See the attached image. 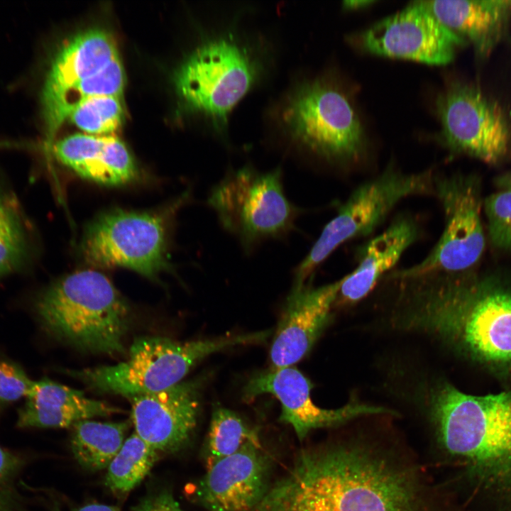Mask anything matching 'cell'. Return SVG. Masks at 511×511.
<instances>
[{
	"label": "cell",
	"mask_w": 511,
	"mask_h": 511,
	"mask_svg": "<svg viewBox=\"0 0 511 511\" xmlns=\"http://www.w3.org/2000/svg\"><path fill=\"white\" fill-rule=\"evenodd\" d=\"M402 449L363 437L302 449L252 511H450Z\"/></svg>",
	"instance_id": "1"
},
{
	"label": "cell",
	"mask_w": 511,
	"mask_h": 511,
	"mask_svg": "<svg viewBox=\"0 0 511 511\" xmlns=\"http://www.w3.org/2000/svg\"><path fill=\"white\" fill-rule=\"evenodd\" d=\"M471 273L400 277L415 307L410 324L488 368L510 370L511 290Z\"/></svg>",
	"instance_id": "2"
},
{
	"label": "cell",
	"mask_w": 511,
	"mask_h": 511,
	"mask_svg": "<svg viewBox=\"0 0 511 511\" xmlns=\"http://www.w3.org/2000/svg\"><path fill=\"white\" fill-rule=\"evenodd\" d=\"M429 397L438 451L483 490L511 497V390L474 395L441 381Z\"/></svg>",
	"instance_id": "3"
},
{
	"label": "cell",
	"mask_w": 511,
	"mask_h": 511,
	"mask_svg": "<svg viewBox=\"0 0 511 511\" xmlns=\"http://www.w3.org/2000/svg\"><path fill=\"white\" fill-rule=\"evenodd\" d=\"M33 307L47 334L78 351L109 355L126 351L130 306L97 270H79L55 280L37 295Z\"/></svg>",
	"instance_id": "4"
},
{
	"label": "cell",
	"mask_w": 511,
	"mask_h": 511,
	"mask_svg": "<svg viewBox=\"0 0 511 511\" xmlns=\"http://www.w3.org/2000/svg\"><path fill=\"white\" fill-rule=\"evenodd\" d=\"M260 51L236 28L210 32L175 74L185 110L204 118L213 132L224 133L233 109L261 79Z\"/></svg>",
	"instance_id": "5"
},
{
	"label": "cell",
	"mask_w": 511,
	"mask_h": 511,
	"mask_svg": "<svg viewBox=\"0 0 511 511\" xmlns=\"http://www.w3.org/2000/svg\"><path fill=\"white\" fill-rule=\"evenodd\" d=\"M277 114L283 149L295 158L335 166L356 163L364 154L358 116L346 93L327 79L297 83Z\"/></svg>",
	"instance_id": "6"
},
{
	"label": "cell",
	"mask_w": 511,
	"mask_h": 511,
	"mask_svg": "<svg viewBox=\"0 0 511 511\" xmlns=\"http://www.w3.org/2000/svg\"><path fill=\"white\" fill-rule=\"evenodd\" d=\"M268 330L180 342L160 336H143L133 341L126 361L67 373L100 393L127 398L165 390L185 378L192 368L214 353L239 345L260 343Z\"/></svg>",
	"instance_id": "7"
},
{
	"label": "cell",
	"mask_w": 511,
	"mask_h": 511,
	"mask_svg": "<svg viewBox=\"0 0 511 511\" xmlns=\"http://www.w3.org/2000/svg\"><path fill=\"white\" fill-rule=\"evenodd\" d=\"M207 204L246 255L268 240L287 236L303 212L285 194L281 167L229 170L211 189Z\"/></svg>",
	"instance_id": "8"
},
{
	"label": "cell",
	"mask_w": 511,
	"mask_h": 511,
	"mask_svg": "<svg viewBox=\"0 0 511 511\" xmlns=\"http://www.w3.org/2000/svg\"><path fill=\"white\" fill-rule=\"evenodd\" d=\"M434 177L432 170L407 173L390 165L378 176L358 186L297 266L293 287L304 285L308 277L338 246L370 234L403 199L434 196Z\"/></svg>",
	"instance_id": "9"
},
{
	"label": "cell",
	"mask_w": 511,
	"mask_h": 511,
	"mask_svg": "<svg viewBox=\"0 0 511 511\" xmlns=\"http://www.w3.org/2000/svg\"><path fill=\"white\" fill-rule=\"evenodd\" d=\"M434 196L444 217L441 236L429 254L419 263L390 272L399 276L429 273L464 274L480 260L485 240L481 220V198L476 178L451 175L434 177Z\"/></svg>",
	"instance_id": "10"
},
{
	"label": "cell",
	"mask_w": 511,
	"mask_h": 511,
	"mask_svg": "<svg viewBox=\"0 0 511 511\" xmlns=\"http://www.w3.org/2000/svg\"><path fill=\"white\" fill-rule=\"evenodd\" d=\"M81 250L92 265L128 268L153 278L168 268L166 219L154 212H106L86 229Z\"/></svg>",
	"instance_id": "11"
},
{
	"label": "cell",
	"mask_w": 511,
	"mask_h": 511,
	"mask_svg": "<svg viewBox=\"0 0 511 511\" xmlns=\"http://www.w3.org/2000/svg\"><path fill=\"white\" fill-rule=\"evenodd\" d=\"M444 145L487 163L507 153L511 125L502 106L475 85L454 82L436 100Z\"/></svg>",
	"instance_id": "12"
},
{
	"label": "cell",
	"mask_w": 511,
	"mask_h": 511,
	"mask_svg": "<svg viewBox=\"0 0 511 511\" xmlns=\"http://www.w3.org/2000/svg\"><path fill=\"white\" fill-rule=\"evenodd\" d=\"M465 40L443 24L423 1L376 22L360 35L361 45L371 53L430 65L449 63Z\"/></svg>",
	"instance_id": "13"
},
{
	"label": "cell",
	"mask_w": 511,
	"mask_h": 511,
	"mask_svg": "<svg viewBox=\"0 0 511 511\" xmlns=\"http://www.w3.org/2000/svg\"><path fill=\"white\" fill-rule=\"evenodd\" d=\"M312 388L307 378L290 366L254 375L244 387L243 394L248 400L263 394L275 396L282 407L280 421L292 426L300 441L314 429L340 426L363 416L395 415L390 409L355 400L338 409H323L312 402Z\"/></svg>",
	"instance_id": "14"
},
{
	"label": "cell",
	"mask_w": 511,
	"mask_h": 511,
	"mask_svg": "<svg viewBox=\"0 0 511 511\" xmlns=\"http://www.w3.org/2000/svg\"><path fill=\"white\" fill-rule=\"evenodd\" d=\"M203 379L128 398L136 433L157 451L175 453L187 445L197 427Z\"/></svg>",
	"instance_id": "15"
},
{
	"label": "cell",
	"mask_w": 511,
	"mask_h": 511,
	"mask_svg": "<svg viewBox=\"0 0 511 511\" xmlns=\"http://www.w3.org/2000/svg\"><path fill=\"white\" fill-rule=\"evenodd\" d=\"M273 461L260 444H249L211 467L195 487L209 511H252L271 485Z\"/></svg>",
	"instance_id": "16"
},
{
	"label": "cell",
	"mask_w": 511,
	"mask_h": 511,
	"mask_svg": "<svg viewBox=\"0 0 511 511\" xmlns=\"http://www.w3.org/2000/svg\"><path fill=\"white\" fill-rule=\"evenodd\" d=\"M342 278L316 288L292 287L270 350L271 369L287 368L311 350L326 324Z\"/></svg>",
	"instance_id": "17"
},
{
	"label": "cell",
	"mask_w": 511,
	"mask_h": 511,
	"mask_svg": "<svg viewBox=\"0 0 511 511\" xmlns=\"http://www.w3.org/2000/svg\"><path fill=\"white\" fill-rule=\"evenodd\" d=\"M117 56L114 39L101 29L80 33L60 48L50 65L42 92L43 112L49 141L53 138L55 117L64 95Z\"/></svg>",
	"instance_id": "18"
},
{
	"label": "cell",
	"mask_w": 511,
	"mask_h": 511,
	"mask_svg": "<svg viewBox=\"0 0 511 511\" xmlns=\"http://www.w3.org/2000/svg\"><path fill=\"white\" fill-rule=\"evenodd\" d=\"M53 151L62 164L101 185H124L137 176L129 151L114 135L74 134L55 143Z\"/></svg>",
	"instance_id": "19"
},
{
	"label": "cell",
	"mask_w": 511,
	"mask_h": 511,
	"mask_svg": "<svg viewBox=\"0 0 511 511\" xmlns=\"http://www.w3.org/2000/svg\"><path fill=\"white\" fill-rule=\"evenodd\" d=\"M420 227L410 216L397 217L380 234L363 246L358 264L342 278L336 301L353 304L364 298L419 238Z\"/></svg>",
	"instance_id": "20"
},
{
	"label": "cell",
	"mask_w": 511,
	"mask_h": 511,
	"mask_svg": "<svg viewBox=\"0 0 511 511\" xmlns=\"http://www.w3.org/2000/svg\"><path fill=\"white\" fill-rule=\"evenodd\" d=\"M24 405L18 410V428H63L94 417L121 410L87 397L79 390L47 378L33 381Z\"/></svg>",
	"instance_id": "21"
},
{
	"label": "cell",
	"mask_w": 511,
	"mask_h": 511,
	"mask_svg": "<svg viewBox=\"0 0 511 511\" xmlns=\"http://www.w3.org/2000/svg\"><path fill=\"white\" fill-rule=\"evenodd\" d=\"M446 26L470 40L477 54L486 57L505 35L511 0L423 1Z\"/></svg>",
	"instance_id": "22"
},
{
	"label": "cell",
	"mask_w": 511,
	"mask_h": 511,
	"mask_svg": "<svg viewBox=\"0 0 511 511\" xmlns=\"http://www.w3.org/2000/svg\"><path fill=\"white\" fill-rule=\"evenodd\" d=\"M34 238L17 197L0 180V278L28 266L35 253Z\"/></svg>",
	"instance_id": "23"
},
{
	"label": "cell",
	"mask_w": 511,
	"mask_h": 511,
	"mask_svg": "<svg viewBox=\"0 0 511 511\" xmlns=\"http://www.w3.org/2000/svg\"><path fill=\"white\" fill-rule=\"evenodd\" d=\"M130 422H99L84 419L73 425L70 446L75 460L84 469H104L121 448Z\"/></svg>",
	"instance_id": "24"
},
{
	"label": "cell",
	"mask_w": 511,
	"mask_h": 511,
	"mask_svg": "<svg viewBox=\"0 0 511 511\" xmlns=\"http://www.w3.org/2000/svg\"><path fill=\"white\" fill-rule=\"evenodd\" d=\"M260 443L256 428L250 427L234 412L215 407L203 447L206 468L249 444Z\"/></svg>",
	"instance_id": "25"
},
{
	"label": "cell",
	"mask_w": 511,
	"mask_h": 511,
	"mask_svg": "<svg viewBox=\"0 0 511 511\" xmlns=\"http://www.w3.org/2000/svg\"><path fill=\"white\" fill-rule=\"evenodd\" d=\"M158 458V451L133 433L108 466L105 485L116 493L131 490L148 474Z\"/></svg>",
	"instance_id": "26"
},
{
	"label": "cell",
	"mask_w": 511,
	"mask_h": 511,
	"mask_svg": "<svg viewBox=\"0 0 511 511\" xmlns=\"http://www.w3.org/2000/svg\"><path fill=\"white\" fill-rule=\"evenodd\" d=\"M125 81L124 68L119 55L101 70L73 86L60 103L54 120L53 136L81 101L99 96L123 97Z\"/></svg>",
	"instance_id": "27"
},
{
	"label": "cell",
	"mask_w": 511,
	"mask_h": 511,
	"mask_svg": "<svg viewBox=\"0 0 511 511\" xmlns=\"http://www.w3.org/2000/svg\"><path fill=\"white\" fill-rule=\"evenodd\" d=\"M122 97L99 96L79 102L71 111L69 118L79 128L93 136H110L124 119Z\"/></svg>",
	"instance_id": "28"
},
{
	"label": "cell",
	"mask_w": 511,
	"mask_h": 511,
	"mask_svg": "<svg viewBox=\"0 0 511 511\" xmlns=\"http://www.w3.org/2000/svg\"><path fill=\"white\" fill-rule=\"evenodd\" d=\"M484 209L492 243L511 252V187H501L487 197Z\"/></svg>",
	"instance_id": "29"
},
{
	"label": "cell",
	"mask_w": 511,
	"mask_h": 511,
	"mask_svg": "<svg viewBox=\"0 0 511 511\" xmlns=\"http://www.w3.org/2000/svg\"><path fill=\"white\" fill-rule=\"evenodd\" d=\"M26 458L0 446V511H26L16 480Z\"/></svg>",
	"instance_id": "30"
},
{
	"label": "cell",
	"mask_w": 511,
	"mask_h": 511,
	"mask_svg": "<svg viewBox=\"0 0 511 511\" xmlns=\"http://www.w3.org/2000/svg\"><path fill=\"white\" fill-rule=\"evenodd\" d=\"M33 383L18 364L0 356V412L26 397Z\"/></svg>",
	"instance_id": "31"
},
{
	"label": "cell",
	"mask_w": 511,
	"mask_h": 511,
	"mask_svg": "<svg viewBox=\"0 0 511 511\" xmlns=\"http://www.w3.org/2000/svg\"><path fill=\"white\" fill-rule=\"evenodd\" d=\"M133 511H184L169 490L149 495L132 507Z\"/></svg>",
	"instance_id": "32"
},
{
	"label": "cell",
	"mask_w": 511,
	"mask_h": 511,
	"mask_svg": "<svg viewBox=\"0 0 511 511\" xmlns=\"http://www.w3.org/2000/svg\"><path fill=\"white\" fill-rule=\"evenodd\" d=\"M53 511H59L55 507ZM72 511H120V509L116 506H111L104 504L92 503L84 505L82 507L72 510Z\"/></svg>",
	"instance_id": "33"
},
{
	"label": "cell",
	"mask_w": 511,
	"mask_h": 511,
	"mask_svg": "<svg viewBox=\"0 0 511 511\" xmlns=\"http://www.w3.org/2000/svg\"><path fill=\"white\" fill-rule=\"evenodd\" d=\"M373 1H346L344 2V6L346 8H359L373 3Z\"/></svg>",
	"instance_id": "34"
},
{
	"label": "cell",
	"mask_w": 511,
	"mask_h": 511,
	"mask_svg": "<svg viewBox=\"0 0 511 511\" xmlns=\"http://www.w3.org/2000/svg\"><path fill=\"white\" fill-rule=\"evenodd\" d=\"M499 185L500 187H511V172L500 178Z\"/></svg>",
	"instance_id": "35"
}]
</instances>
